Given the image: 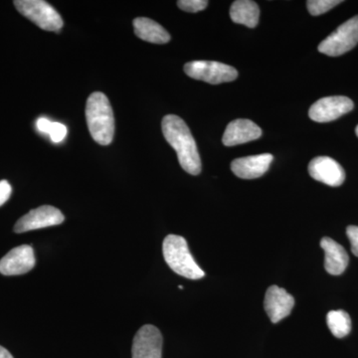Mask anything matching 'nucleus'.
I'll return each instance as SVG.
<instances>
[{
	"mask_svg": "<svg viewBox=\"0 0 358 358\" xmlns=\"http://www.w3.org/2000/svg\"><path fill=\"white\" fill-rule=\"evenodd\" d=\"M162 129L167 143L178 154L180 166L186 173L199 176L201 173V159L196 143L185 122L178 115H167L162 120Z\"/></svg>",
	"mask_w": 358,
	"mask_h": 358,
	"instance_id": "f257e3e1",
	"label": "nucleus"
},
{
	"mask_svg": "<svg viewBox=\"0 0 358 358\" xmlns=\"http://www.w3.org/2000/svg\"><path fill=\"white\" fill-rule=\"evenodd\" d=\"M86 120L93 140L101 145L112 143L115 117L109 99L101 92L91 94L87 101Z\"/></svg>",
	"mask_w": 358,
	"mask_h": 358,
	"instance_id": "f03ea898",
	"label": "nucleus"
},
{
	"mask_svg": "<svg viewBox=\"0 0 358 358\" xmlns=\"http://www.w3.org/2000/svg\"><path fill=\"white\" fill-rule=\"evenodd\" d=\"M162 253L169 268L179 275L190 280H199L205 273L195 262L185 238L171 234L162 244Z\"/></svg>",
	"mask_w": 358,
	"mask_h": 358,
	"instance_id": "7ed1b4c3",
	"label": "nucleus"
},
{
	"mask_svg": "<svg viewBox=\"0 0 358 358\" xmlns=\"http://www.w3.org/2000/svg\"><path fill=\"white\" fill-rule=\"evenodd\" d=\"M14 6L23 16L46 31L59 32L64 25L60 14L43 0H16Z\"/></svg>",
	"mask_w": 358,
	"mask_h": 358,
	"instance_id": "20e7f679",
	"label": "nucleus"
},
{
	"mask_svg": "<svg viewBox=\"0 0 358 358\" xmlns=\"http://www.w3.org/2000/svg\"><path fill=\"white\" fill-rule=\"evenodd\" d=\"M358 44V15L339 26L319 45L320 53L331 57L343 55Z\"/></svg>",
	"mask_w": 358,
	"mask_h": 358,
	"instance_id": "39448f33",
	"label": "nucleus"
},
{
	"mask_svg": "<svg viewBox=\"0 0 358 358\" xmlns=\"http://www.w3.org/2000/svg\"><path fill=\"white\" fill-rule=\"evenodd\" d=\"M185 72L192 79L211 85L232 82L238 77L237 70L234 67L215 61H192L186 63Z\"/></svg>",
	"mask_w": 358,
	"mask_h": 358,
	"instance_id": "423d86ee",
	"label": "nucleus"
},
{
	"mask_svg": "<svg viewBox=\"0 0 358 358\" xmlns=\"http://www.w3.org/2000/svg\"><path fill=\"white\" fill-rule=\"evenodd\" d=\"M64 220V215L58 208L50 205H43L38 208L33 209L21 217L14 226V232L24 233L60 225Z\"/></svg>",
	"mask_w": 358,
	"mask_h": 358,
	"instance_id": "0eeeda50",
	"label": "nucleus"
},
{
	"mask_svg": "<svg viewBox=\"0 0 358 358\" xmlns=\"http://www.w3.org/2000/svg\"><path fill=\"white\" fill-rule=\"evenodd\" d=\"M353 107L355 105L352 101L348 96H327L313 103L308 110V115L313 121L317 122H333L350 113Z\"/></svg>",
	"mask_w": 358,
	"mask_h": 358,
	"instance_id": "6e6552de",
	"label": "nucleus"
},
{
	"mask_svg": "<svg viewBox=\"0 0 358 358\" xmlns=\"http://www.w3.org/2000/svg\"><path fill=\"white\" fill-rule=\"evenodd\" d=\"M162 334L152 324H145L138 329L134 338L133 358H162Z\"/></svg>",
	"mask_w": 358,
	"mask_h": 358,
	"instance_id": "1a4fd4ad",
	"label": "nucleus"
},
{
	"mask_svg": "<svg viewBox=\"0 0 358 358\" xmlns=\"http://www.w3.org/2000/svg\"><path fill=\"white\" fill-rule=\"evenodd\" d=\"M34 251L29 245H21L9 251L0 260V273L4 275L26 274L34 268Z\"/></svg>",
	"mask_w": 358,
	"mask_h": 358,
	"instance_id": "9d476101",
	"label": "nucleus"
},
{
	"mask_svg": "<svg viewBox=\"0 0 358 358\" xmlns=\"http://www.w3.org/2000/svg\"><path fill=\"white\" fill-rule=\"evenodd\" d=\"M308 173L315 180L333 187L345 182V169L331 157H317L313 159L308 164Z\"/></svg>",
	"mask_w": 358,
	"mask_h": 358,
	"instance_id": "9b49d317",
	"label": "nucleus"
},
{
	"mask_svg": "<svg viewBox=\"0 0 358 358\" xmlns=\"http://www.w3.org/2000/svg\"><path fill=\"white\" fill-rule=\"evenodd\" d=\"M294 299L286 289L278 286H271L266 292L264 308L273 324L289 317L293 310Z\"/></svg>",
	"mask_w": 358,
	"mask_h": 358,
	"instance_id": "f8f14e48",
	"label": "nucleus"
},
{
	"mask_svg": "<svg viewBox=\"0 0 358 358\" xmlns=\"http://www.w3.org/2000/svg\"><path fill=\"white\" fill-rule=\"evenodd\" d=\"M262 136V129L255 122L247 119H238L229 122L223 134L222 143L226 147L258 140Z\"/></svg>",
	"mask_w": 358,
	"mask_h": 358,
	"instance_id": "ddd939ff",
	"label": "nucleus"
},
{
	"mask_svg": "<svg viewBox=\"0 0 358 358\" xmlns=\"http://www.w3.org/2000/svg\"><path fill=\"white\" fill-rule=\"evenodd\" d=\"M272 155L262 154L240 157L231 162V169L238 178L255 179L267 173L273 162Z\"/></svg>",
	"mask_w": 358,
	"mask_h": 358,
	"instance_id": "4468645a",
	"label": "nucleus"
},
{
	"mask_svg": "<svg viewBox=\"0 0 358 358\" xmlns=\"http://www.w3.org/2000/svg\"><path fill=\"white\" fill-rule=\"evenodd\" d=\"M320 247L324 249L326 254L324 268L327 272L334 275L343 274L350 261L345 249L329 237L322 238Z\"/></svg>",
	"mask_w": 358,
	"mask_h": 358,
	"instance_id": "2eb2a0df",
	"label": "nucleus"
},
{
	"mask_svg": "<svg viewBox=\"0 0 358 358\" xmlns=\"http://www.w3.org/2000/svg\"><path fill=\"white\" fill-rule=\"evenodd\" d=\"M134 29L138 38L150 43L166 44L171 40L169 33L162 25L150 18H136L134 20Z\"/></svg>",
	"mask_w": 358,
	"mask_h": 358,
	"instance_id": "dca6fc26",
	"label": "nucleus"
},
{
	"mask_svg": "<svg viewBox=\"0 0 358 358\" xmlns=\"http://www.w3.org/2000/svg\"><path fill=\"white\" fill-rule=\"evenodd\" d=\"M230 17L233 22L254 28L258 25L260 9L258 4L251 0H237L231 6Z\"/></svg>",
	"mask_w": 358,
	"mask_h": 358,
	"instance_id": "f3484780",
	"label": "nucleus"
},
{
	"mask_svg": "<svg viewBox=\"0 0 358 358\" xmlns=\"http://www.w3.org/2000/svg\"><path fill=\"white\" fill-rule=\"evenodd\" d=\"M327 322L336 338H345L352 331V320L345 310H331L327 313Z\"/></svg>",
	"mask_w": 358,
	"mask_h": 358,
	"instance_id": "a211bd4d",
	"label": "nucleus"
},
{
	"mask_svg": "<svg viewBox=\"0 0 358 358\" xmlns=\"http://www.w3.org/2000/svg\"><path fill=\"white\" fill-rule=\"evenodd\" d=\"M341 3V0H308L307 6L308 13L313 16H317L327 13Z\"/></svg>",
	"mask_w": 358,
	"mask_h": 358,
	"instance_id": "6ab92c4d",
	"label": "nucleus"
},
{
	"mask_svg": "<svg viewBox=\"0 0 358 358\" xmlns=\"http://www.w3.org/2000/svg\"><path fill=\"white\" fill-rule=\"evenodd\" d=\"M178 6L181 10L186 13H196L204 10L208 6V1L206 0H179Z\"/></svg>",
	"mask_w": 358,
	"mask_h": 358,
	"instance_id": "aec40b11",
	"label": "nucleus"
},
{
	"mask_svg": "<svg viewBox=\"0 0 358 358\" xmlns=\"http://www.w3.org/2000/svg\"><path fill=\"white\" fill-rule=\"evenodd\" d=\"M48 134L50 136L52 141L60 143L64 140L66 134H67V128L60 122H52Z\"/></svg>",
	"mask_w": 358,
	"mask_h": 358,
	"instance_id": "412c9836",
	"label": "nucleus"
},
{
	"mask_svg": "<svg viewBox=\"0 0 358 358\" xmlns=\"http://www.w3.org/2000/svg\"><path fill=\"white\" fill-rule=\"evenodd\" d=\"M346 235L352 244L353 255L358 257V226H348Z\"/></svg>",
	"mask_w": 358,
	"mask_h": 358,
	"instance_id": "4be33fe9",
	"label": "nucleus"
},
{
	"mask_svg": "<svg viewBox=\"0 0 358 358\" xmlns=\"http://www.w3.org/2000/svg\"><path fill=\"white\" fill-rule=\"evenodd\" d=\"M13 193V187L9 185L8 181H0V206H2L10 197Z\"/></svg>",
	"mask_w": 358,
	"mask_h": 358,
	"instance_id": "5701e85b",
	"label": "nucleus"
},
{
	"mask_svg": "<svg viewBox=\"0 0 358 358\" xmlns=\"http://www.w3.org/2000/svg\"><path fill=\"white\" fill-rule=\"evenodd\" d=\"M52 122L49 121L46 117H40L36 122L37 129L43 134H48L49 128H50Z\"/></svg>",
	"mask_w": 358,
	"mask_h": 358,
	"instance_id": "b1692460",
	"label": "nucleus"
},
{
	"mask_svg": "<svg viewBox=\"0 0 358 358\" xmlns=\"http://www.w3.org/2000/svg\"><path fill=\"white\" fill-rule=\"evenodd\" d=\"M0 358H13L11 353L6 350V348L0 346Z\"/></svg>",
	"mask_w": 358,
	"mask_h": 358,
	"instance_id": "393cba45",
	"label": "nucleus"
},
{
	"mask_svg": "<svg viewBox=\"0 0 358 358\" xmlns=\"http://www.w3.org/2000/svg\"><path fill=\"white\" fill-rule=\"evenodd\" d=\"M355 133H357V136H358V126L357 127V129H355Z\"/></svg>",
	"mask_w": 358,
	"mask_h": 358,
	"instance_id": "a878e982",
	"label": "nucleus"
}]
</instances>
